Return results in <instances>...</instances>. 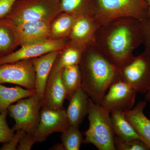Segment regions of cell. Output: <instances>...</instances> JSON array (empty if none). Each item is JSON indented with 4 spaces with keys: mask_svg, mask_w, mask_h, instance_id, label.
<instances>
[{
    "mask_svg": "<svg viewBox=\"0 0 150 150\" xmlns=\"http://www.w3.org/2000/svg\"><path fill=\"white\" fill-rule=\"evenodd\" d=\"M52 149L53 150H64V147L62 146V143L54 145L52 147Z\"/></svg>",
    "mask_w": 150,
    "mask_h": 150,
    "instance_id": "cell-32",
    "label": "cell"
},
{
    "mask_svg": "<svg viewBox=\"0 0 150 150\" xmlns=\"http://www.w3.org/2000/svg\"><path fill=\"white\" fill-rule=\"evenodd\" d=\"M62 12L74 16L95 17L98 0H59Z\"/></svg>",
    "mask_w": 150,
    "mask_h": 150,
    "instance_id": "cell-19",
    "label": "cell"
},
{
    "mask_svg": "<svg viewBox=\"0 0 150 150\" xmlns=\"http://www.w3.org/2000/svg\"><path fill=\"white\" fill-rule=\"evenodd\" d=\"M35 94V89H28L19 86L8 87L0 83V113L8 110L15 102Z\"/></svg>",
    "mask_w": 150,
    "mask_h": 150,
    "instance_id": "cell-20",
    "label": "cell"
},
{
    "mask_svg": "<svg viewBox=\"0 0 150 150\" xmlns=\"http://www.w3.org/2000/svg\"><path fill=\"white\" fill-rule=\"evenodd\" d=\"M61 50L52 51L40 57L30 59L35 74V91L42 101L48 77Z\"/></svg>",
    "mask_w": 150,
    "mask_h": 150,
    "instance_id": "cell-15",
    "label": "cell"
},
{
    "mask_svg": "<svg viewBox=\"0 0 150 150\" xmlns=\"http://www.w3.org/2000/svg\"><path fill=\"white\" fill-rule=\"evenodd\" d=\"M76 18L74 16L67 13H59L51 21L50 25L51 39L69 38Z\"/></svg>",
    "mask_w": 150,
    "mask_h": 150,
    "instance_id": "cell-21",
    "label": "cell"
},
{
    "mask_svg": "<svg viewBox=\"0 0 150 150\" xmlns=\"http://www.w3.org/2000/svg\"><path fill=\"white\" fill-rule=\"evenodd\" d=\"M61 12L59 0H17L5 18L15 25L38 21H52Z\"/></svg>",
    "mask_w": 150,
    "mask_h": 150,
    "instance_id": "cell-4",
    "label": "cell"
},
{
    "mask_svg": "<svg viewBox=\"0 0 150 150\" xmlns=\"http://www.w3.org/2000/svg\"><path fill=\"white\" fill-rule=\"evenodd\" d=\"M110 118L115 136L124 140L140 139L133 126L126 119L124 112L112 110L110 112Z\"/></svg>",
    "mask_w": 150,
    "mask_h": 150,
    "instance_id": "cell-22",
    "label": "cell"
},
{
    "mask_svg": "<svg viewBox=\"0 0 150 150\" xmlns=\"http://www.w3.org/2000/svg\"><path fill=\"white\" fill-rule=\"evenodd\" d=\"M70 126L64 108L54 109L42 107L39 123L33 134L37 142L46 141L53 133H63Z\"/></svg>",
    "mask_w": 150,
    "mask_h": 150,
    "instance_id": "cell-10",
    "label": "cell"
},
{
    "mask_svg": "<svg viewBox=\"0 0 150 150\" xmlns=\"http://www.w3.org/2000/svg\"><path fill=\"white\" fill-rule=\"evenodd\" d=\"M69 42V38L50 39L40 43L21 46L18 50L0 58V66L23 60L37 58L52 52L64 49Z\"/></svg>",
    "mask_w": 150,
    "mask_h": 150,
    "instance_id": "cell-11",
    "label": "cell"
},
{
    "mask_svg": "<svg viewBox=\"0 0 150 150\" xmlns=\"http://www.w3.org/2000/svg\"><path fill=\"white\" fill-rule=\"evenodd\" d=\"M9 83L28 89L35 88V74L30 59L0 66V83Z\"/></svg>",
    "mask_w": 150,
    "mask_h": 150,
    "instance_id": "cell-9",
    "label": "cell"
},
{
    "mask_svg": "<svg viewBox=\"0 0 150 150\" xmlns=\"http://www.w3.org/2000/svg\"><path fill=\"white\" fill-rule=\"evenodd\" d=\"M145 100L150 103V88L146 93L145 96Z\"/></svg>",
    "mask_w": 150,
    "mask_h": 150,
    "instance_id": "cell-33",
    "label": "cell"
},
{
    "mask_svg": "<svg viewBox=\"0 0 150 150\" xmlns=\"http://www.w3.org/2000/svg\"><path fill=\"white\" fill-rule=\"evenodd\" d=\"M17 0H0V19L5 18Z\"/></svg>",
    "mask_w": 150,
    "mask_h": 150,
    "instance_id": "cell-31",
    "label": "cell"
},
{
    "mask_svg": "<svg viewBox=\"0 0 150 150\" xmlns=\"http://www.w3.org/2000/svg\"><path fill=\"white\" fill-rule=\"evenodd\" d=\"M148 16L147 0H98L94 17L102 25L120 18H133L142 21Z\"/></svg>",
    "mask_w": 150,
    "mask_h": 150,
    "instance_id": "cell-5",
    "label": "cell"
},
{
    "mask_svg": "<svg viewBox=\"0 0 150 150\" xmlns=\"http://www.w3.org/2000/svg\"><path fill=\"white\" fill-rule=\"evenodd\" d=\"M79 66L82 88L93 101L99 104L109 87L118 79L119 69L93 43L85 48Z\"/></svg>",
    "mask_w": 150,
    "mask_h": 150,
    "instance_id": "cell-2",
    "label": "cell"
},
{
    "mask_svg": "<svg viewBox=\"0 0 150 150\" xmlns=\"http://www.w3.org/2000/svg\"><path fill=\"white\" fill-rule=\"evenodd\" d=\"M88 115L89 126L83 143L92 144L99 150H116L110 111L90 98Z\"/></svg>",
    "mask_w": 150,
    "mask_h": 150,
    "instance_id": "cell-3",
    "label": "cell"
},
{
    "mask_svg": "<svg viewBox=\"0 0 150 150\" xmlns=\"http://www.w3.org/2000/svg\"><path fill=\"white\" fill-rule=\"evenodd\" d=\"M149 6V16H150V0H147Z\"/></svg>",
    "mask_w": 150,
    "mask_h": 150,
    "instance_id": "cell-34",
    "label": "cell"
},
{
    "mask_svg": "<svg viewBox=\"0 0 150 150\" xmlns=\"http://www.w3.org/2000/svg\"><path fill=\"white\" fill-rule=\"evenodd\" d=\"M89 99L82 87L73 94L66 110L70 126H79L82 122L88 113Z\"/></svg>",
    "mask_w": 150,
    "mask_h": 150,
    "instance_id": "cell-17",
    "label": "cell"
},
{
    "mask_svg": "<svg viewBox=\"0 0 150 150\" xmlns=\"http://www.w3.org/2000/svg\"><path fill=\"white\" fill-rule=\"evenodd\" d=\"M26 134L22 130L16 131V134H14L13 137L8 142L3 144V145L0 150H17L18 146L22 137Z\"/></svg>",
    "mask_w": 150,
    "mask_h": 150,
    "instance_id": "cell-29",
    "label": "cell"
},
{
    "mask_svg": "<svg viewBox=\"0 0 150 150\" xmlns=\"http://www.w3.org/2000/svg\"><path fill=\"white\" fill-rule=\"evenodd\" d=\"M137 93L129 84L118 79L109 87L99 104L110 112H124L134 107Z\"/></svg>",
    "mask_w": 150,
    "mask_h": 150,
    "instance_id": "cell-8",
    "label": "cell"
},
{
    "mask_svg": "<svg viewBox=\"0 0 150 150\" xmlns=\"http://www.w3.org/2000/svg\"><path fill=\"white\" fill-rule=\"evenodd\" d=\"M36 143L37 142L33 134L26 133L21 140L17 150H30Z\"/></svg>",
    "mask_w": 150,
    "mask_h": 150,
    "instance_id": "cell-30",
    "label": "cell"
},
{
    "mask_svg": "<svg viewBox=\"0 0 150 150\" xmlns=\"http://www.w3.org/2000/svg\"><path fill=\"white\" fill-rule=\"evenodd\" d=\"M101 25L94 17H77L69 37L70 42L84 47L93 43Z\"/></svg>",
    "mask_w": 150,
    "mask_h": 150,
    "instance_id": "cell-14",
    "label": "cell"
},
{
    "mask_svg": "<svg viewBox=\"0 0 150 150\" xmlns=\"http://www.w3.org/2000/svg\"><path fill=\"white\" fill-rule=\"evenodd\" d=\"M143 30V43L145 51L150 53V16L142 21Z\"/></svg>",
    "mask_w": 150,
    "mask_h": 150,
    "instance_id": "cell-28",
    "label": "cell"
},
{
    "mask_svg": "<svg viewBox=\"0 0 150 150\" xmlns=\"http://www.w3.org/2000/svg\"><path fill=\"white\" fill-rule=\"evenodd\" d=\"M41 108V100L37 94L11 105L8 111L15 122L12 129L14 131L22 130L27 134H34L39 123Z\"/></svg>",
    "mask_w": 150,
    "mask_h": 150,
    "instance_id": "cell-6",
    "label": "cell"
},
{
    "mask_svg": "<svg viewBox=\"0 0 150 150\" xmlns=\"http://www.w3.org/2000/svg\"><path fill=\"white\" fill-rule=\"evenodd\" d=\"M93 43L120 69L134 57V50L143 43L142 21L124 17L108 22L99 28Z\"/></svg>",
    "mask_w": 150,
    "mask_h": 150,
    "instance_id": "cell-1",
    "label": "cell"
},
{
    "mask_svg": "<svg viewBox=\"0 0 150 150\" xmlns=\"http://www.w3.org/2000/svg\"><path fill=\"white\" fill-rule=\"evenodd\" d=\"M20 46L15 25L6 18L0 19V58L7 56Z\"/></svg>",
    "mask_w": 150,
    "mask_h": 150,
    "instance_id": "cell-18",
    "label": "cell"
},
{
    "mask_svg": "<svg viewBox=\"0 0 150 150\" xmlns=\"http://www.w3.org/2000/svg\"><path fill=\"white\" fill-rule=\"evenodd\" d=\"M146 105V101H141L131 110L123 112L140 139L146 143L150 150V119L144 113Z\"/></svg>",
    "mask_w": 150,
    "mask_h": 150,
    "instance_id": "cell-16",
    "label": "cell"
},
{
    "mask_svg": "<svg viewBox=\"0 0 150 150\" xmlns=\"http://www.w3.org/2000/svg\"><path fill=\"white\" fill-rule=\"evenodd\" d=\"M114 142L116 150H150L147 145L141 139L124 140L115 136Z\"/></svg>",
    "mask_w": 150,
    "mask_h": 150,
    "instance_id": "cell-26",
    "label": "cell"
},
{
    "mask_svg": "<svg viewBox=\"0 0 150 150\" xmlns=\"http://www.w3.org/2000/svg\"><path fill=\"white\" fill-rule=\"evenodd\" d=\"M118 79L137 93H146L150 88V53L144 51L134 56L119 69Z\"/></svg>",
    "mask_w": 150,
    "mask_h": 150,
    "instance_id": "cell-7",
    "label": "cell"
},
{
    "mask_svg": "<svg viewBox=\"0 0 150 150\" xmlns=\"http://www.w3.org/2000/svg\"><path fill=\"white\" fill-rule=\"evenodd\" d=\"M86 48L69 42L68 45L61 50L53 67L60 69L74 65H79L83 53Z\"/></svg>",
    "mask_w": 150,
    "mask_h": 150,
    "instance_id": "cell-23",
    "label": "cell"
},
{
    "mask_svg": "<svg viewBox=\"0 0 150 150\" xmlns=\"http://www.w3.org/2000/svg\"><path fill=\"white\" fill-rule=\"evenodd\" d=\"M63 69L52 68L45 88L42 107L58 109L64 108L66 90L62 81Z\"/></svg>",
    "mask_w": 150,
    "mask_h": 150,
    "instance_id": "cell-12",
    "label": "cell"
},
{
    "mask_svg": "<svg viewBox=\"0 0 150 150\" xmlns=\"http://www.w3.org/2000/svg\"><path fill=\"white\" fill-rule=\"evenodd\" d=\"M8 110L0 113V143H8L14 135V131L10 129L7 121Z\"/></svg>",
    "mask_w": 150,
    "mask_h": 150,
    "instance_id": "cell-27",
    "label": "cell"
},
{
    "mask_svg": "<svg viewBox=\"0 0 150 150\" xmlns=\"http://www.w3.org/2000/svg\"><path fill=\"white\" fill-rule=\"evenodd\" d=\"M62 144L64 150H79L83 142L79 126H70L62 133Z\"/></svg>",
    "mask_w": 150,
    "mask_h": 150,
    "instance_id": "cell-25",
    "label": "cell"
},
{
    "mask_svg": "<svg viewBox=\"0 0 150 150\" xmlns=\"http://www.w3.org/2000/svg\"><path fill=\"white\" fill-rule=\"evenodd\" d=\"M51 22L48 21H38L14 24L19 38L20 46L51 39L50 35Z\"/></svg>",
    "mask_w": 150,
    "mask_h": 150,
    "instance_id": "cell-13",
    "label": "cell"
},
{
    "mask_svg": "<svg viewBox=\"0 0 150 150\" xmlns=\"http://www.w3.org/2000/svg\"><path fill=\"white\" fill-rule=\"evenodd\" d=\"M62 78L66 90V99L69 100L73 94L81 87L82 76L79 66L65 67L62 71Z\"/></svg>",
    "mask_w": 150,
    "mask_h": 150,
    "instance_id": "cell-24",
    "label": "cell"
}]
</instances>
